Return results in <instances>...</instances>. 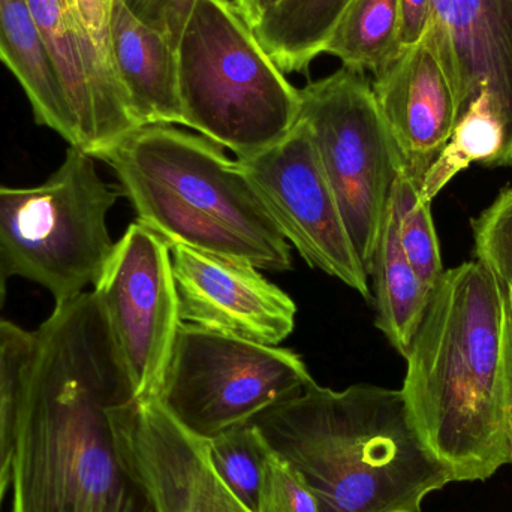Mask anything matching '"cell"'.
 I'll use <instances>...</instances> for the list:
<instances>
[{"label":"cell","instance_id":"cell-1","mask_svg":"<svg viewBox=\"0 0 512 512\" xmlns=\"http://www.w3.org/2000/svg\"><path fill=\"white\" fill-rule=\"evenodd\" d=\"M33 334L12 512H158L120 450L114 411L135 393L96 295L56 304Z\"/></svg>","mask_w":512,"mask_h":512},{"label":"cell","instance_id":"cell-2","mask_svg":"<svg viewBox=\"0 0 512 512\" xmlns=\"http://www.w3.org/2000/svg\"><path fill=\"white\" fill-rule=\"evenodd\" d=\"M507 291L480 261L445 270L405 360L409 417L451 483L510 465Z\"/></svg>","mask_w":512,"mask_h":512},{"label":"cell","instance_id":"cell-3","mask_svg":"<svg viewBox=\"0 0 512 512\" xmlns=\"http://www.w3.org/2000/svg\"><path fill=\"white\" fill-rule=\"evenodd\" d=\"M321 512H423L451 484L415 429L402 391L310 384L249 421Z\"/></svg>","mask_w":512,"mask_h":512},{"label":"cell","instance_id":"cell-4","mask_svg":"<svg viewBox=\"0 0 512 512\" xmlns=\"http://www.w3.org/2000/svg\"><path fill=\"white\" fill-rule=\"evenodd\" d=\"M138 224L170 246L288 271L291 248L251 180L203 135L146 125L102 153Z\"/></svg>","mask_w":512,"mask_h":512},{"label":"cell","instance_id":"cell-5","mask_svg":"<svg viewBox=\"0 0 512 512\" xmlns=\"http://www.w3.org/2000/svg\"><path fill=\"white\" fill-rule=\"evenodd\" d=\"M186 128L237 159L279 143L300 119L286 80L233 0H192L176 45Z\"/></svg>","mask_w":512,"mask_h":512},{"label":"cell","instance_id":"cell-6","mask_svg":"<svg viewBox=\"0 0 512 512\" xmlns=\"http://www.w3.org/2000/svg\"><path fill=\"white\" fill-rule=\"evenodd\" d=\"M95 161L69 146L42 185L0 186V262L8 277L42 286L56 304L95 285L114 249L107 216L122 194Z\"/></svg>","mask_w":512,"mask_h":512},{"label":"cell","instance_id":"cell-7","mask_svg":"<svg viewBox=\"0 0 512 512\" xmlns=\"http://www.w3.org/2000/svg\"><path fill=\"white\" fill-rule=\"evenodd\" d=\"M300 96V120L309 129L352 245L370 277L391 191L403 171L372 81L342 66L310 81Z\"/></svg>","mask_w":512,"mask_h":512},{"label":"cell","instance_id":"cell-8","mask_svg":"<svg viewBox=\"0 0 512 512\" xmlns=\"http://www.w3.org/2000/svg\"><path fill=\"white\" fill-rule=\"evenodd\" d=\"M313 382L289 349L182 324L158 402L186 432L210 441Z\"/></svg>","mask_w":512,"mask_h":512},{"label":"cell","instance_id":"cell-9","mask_svg":"<svg viewBox=\"0 0 512 512\" xmlns=\"http://www.w3.org/2000/svg\"><path fill=\"white\" fill-rule=\"evenodd\" d=\"M134 387L158 399L180 325L171 248L144 225H129L93 285Z\"/></svg>","mask_w":512,"mask_h":512},{"label":"cell","instance_id":"cell-10","mask_svg":"<svg viewBox=\"0 0 512 512\" xmlns=\"http://www.w3.org/2000/svg\"><path fill=\"white\" fill-rule=\"evenodd\" d=\"M77 131L92 158L141 128L111 41V0H29Z\"/></svg>","mask_w":512,"mask_h":512},{"label":"cell","instance_id":"cell-11","mask_svg":"<svg viewBox=\"0 0 512 512\" xmlns=\"http://www.w3.org/2000/svg\"><path fill=\"white\" fill-rule=\"evenodd\" d=\"M237 162L301 258L372 300L369 276L352 245L307 126L298 119L279 143Z\"/></svg>","mask_w":512,"mask_h":512},{"label":"cell","instance_id":"cell-12","mask_svg":"<svg viewBox=\"0 0 512 512\" xmlns=\"http://www.w3.org/2000/svg\"><path fill=\"white\" fill-rule=\"evenodd\" d=\"M114 426L126 465L158 512H252L213 468L207 442L179 426L158 399L123 403Z\"/></svg>","mask_w":512,"mask_h":512},{"label":"cell","instance_id":"cell-13","mask_svg":"<svg viewBox=\"0 0 512 512\" xmlns=\"http://www.w3.org/2000/svg\"><path fill=\"white\" fill-rule=\"evenodd\" d=\"M170 248L183 324L267 346H279L294 331V300L254 265Z\"/></svg>","mask_w":512,"mask_h":512},{"label":"cell","instance_id":"cell-14","mask_svg":"<svg viewBox=\"0 0 512 512\" xmlns=\"http://www.w3.org/2000/svg\"><path fill=\"white\" fill-rule=\"evenodd\" d=\"M372 75L373 93L403 171L420 189L460 119L450 78L426 39L400 48Z\"/></svg>","mask_w":512,"mask_h":512},{"label":"cell","instance_id":"cell-15","mask_svg":"<svg viewBox=\"0 0 512 512\" xmlns=\"http://www.w3.org/2000/svg\"><path fill=\"white\" fill-rule=\"evenodd\" d=\"M427 42L459 102L484 92L507 126L512 162V0H433Z\"/></svg>","mask_w":512,"mask_h":512},{"label":"cell","instance_id":"cell-16","mask_svg":"<svg viewBox=\"0 0 512 512\" xmlns=\"http://www.w3.org/2000/svg\"><path fill=\"white\" fill-rule=\"evenodd\" d=\"M114 59L141 126L183 125L176 44L111 0Z\"/></svg>","mask_w":512,"mask_h":512},{"label":"cell","instance_id":"cell-17","mask_svg":"<svg viewBox=\"0 0 512 512\" xmlns=\"http://www.w3.org/2000/svg\"><path fill=\"white\" fill-rule=\"evenodd\" d=\"M0 62L23 89L35 122L77 147L74 120L29 0H0Z\"/></svg>","mask_w":512,"mask_h":512},{"label":"cell","instance_id":"cell-18","mask_svg":"<svg viewBox=\"0 0 512 512\" xmlns=\"http://www.w3.org/2000/svg\"><path fill=\"white\" fill-rule=\"evenodd\" d=\"M370 276L375 280L376 327L384 333L391 346L406 357L426 315L433 291L421 282L403 252L397 216L391 203L388 204Z\"/></svg>","mask_w":512,"mask_h":512},{"label":"cell","instance_id":"cell-19","mask_svg":"<svg viewBox=\"0 0 512 512\" xmlns=\"http://www.w3.org/2000/svg\"><path fill=\"white\" fill-rule=\"evenodd\" d=\"M352 0H283L254 33L283 74H297L325 53Z\"/></svg>","mask_w":512,"mask_h":512},{"label":"cell","instance_id":"cell-20","mask_svg":"<svg viewBox=\"0 0 512 512\" xmlns=\"http://www.w3.org/2000/svg\"><path fill=\"white\" fill-rule=\"evenodd\" d=\"M474 164L492 168L512 164L507 126L495 102L484 92L466 105L453 137L421 185V197L432 203L454 177Z\"/></svg>","mask_w":512,"mask_h":512},{"label":"cell","instance_id":"cell-21","mask_svg":"<svg viewBox=\"0 0 512 512\" xmlns=\"http://www.w3.org/2000/svg\"><path fill=\"white\" fill-rule=\"evenodd\" d=\"M400 0H352L328 41L325 53L343 68L375 74L396 56Z\"/></svg>","mask_w":512,"mask_h":512},{"label":"cell","instance_id":"cell-22","mask_svg":"<svg viewBox=\"0 0 512 512\" xmlns=\"http://www.w3.org/2000/svg\"><path fill=\"white\" fill-rule=\"evenodd\" d=\"M35 334L0 319V511L14 475L18 427Z\"/></svg>","mask_w":512,"mask_h":512},{"label":"cell","instance_id":"cell-23","mask_svg":"<svg viewBox=\"0 0 512 512\" xmlns=\"http://www.w3.org/2000/svg\"><path fill=\"white\" fill-rule=\"evenodd\" d=\"M390 203L396 212L403 252L421 282L433 291L445 270L433 222L432 203L421 197L420 189L405 171L394 182Z\"/></svg>","mask_w":512,"mask_h":512},{"label":"cell","instance_id":"cell-24","mask_svg":"<svg viewBox=\"0 0 512 512\" xmlns=\"http://www.w3.org/2000/svg\"><path fill=\"white\" fill-rule=\"evenodd\" d=\"M207 442L210 460L228 489L252 512L258 511L267 445L252 423L233 427Z\"/></svg>","mask_w":512,"mask_h":512},{"label":"cell","instance_id":"cell-25","mask_svg":"<svg viewBox=\"0 0 512 512\" xmlns=\"http://www.w3.org/2000/svg\"><path fill=\"white\" fill-rule=\"evenodd\" d=\"M475 256L507 289L512 282V186L472 221Z\"/></svg>","mask_w":512,"mask_h":512},{"label":"cell","instance_id":"cell-26","mask_svg":"<svg viewBox=\"0 0 512 512\" xmlns=\"http://www.w3.org/2000/svg\"><path fill=\"white\" fill-rule=\"evenodd\" d=\"M270 451V450H268ZM256 512H321L298 475L276 454L268 453Z\"/></svg>","mask_w":512,"mask_h":512},{"label":"cell","instance_id":"cell-27","mask_svg":"<svg viewBox=\"0 0 512 512\" xmlns=\"http://www.w3.org/2000/svg\"><path fill=\"white\" fill-rule=\"evenodd\" d=\"M147 26L164 33L177 45L191 6L185 0H122Z\"/></svg>","mask_w":512,"mask_h":512},{"label":"cell","instance_id":"cell-28","mask_svg":"<svg viewBox=\"0 0 512 512\" xmlns=\"http://www.w3.org/2000/svg\"><path fill=\"white\" fill-rule=\"evenodd\" d=\"M433 0H400L399 45L414 47L426 38L432 21Z\"/></svg>","mask_w":512,"mask_h":512},{"label":"cell","instance_id":"cell-29","mask_svg":"<svg viewBox=\"0 0 512 512\" xmlns=\"http://www.w3.org/2000/svg\"><path fill=\"white\" fill-rule=\"evenodd\" d=\"M283 0H233L243 20L255 29Z\"/></svg>","mask_w":512,"mask_h":512},{"label":"cell","instance_id":"cell-30","mask_svg":"<svg viewBox=\"0 0 512 512\" xmlns=\"http://www.w3.org/2000/svg\"><path fill=\"white\" fill-rule=\"evenodd\" d=\"M508 375H510V406H508V436H510V465H512V318L507 331Z\"/></svg>","mask_w":512,"mask_h":512},{"label":"cell","instance_id":"cell-31","mask_svg":"<svg viewBox=\"0 0 512 512\" xmlns=\"http://www.w3.org/2000/svg\"><path fill=\"white\" fill-rule=\"evenodd\" d=\"M8 274H6L5 268H3L2 262H0V312L6 303V292H8Z\"/></svg>","mask_w":512,"mask_h":512},{"label":"cell","instance_id":"cell-32","mask_svg":"<svg viewBox=\"0 0 512 512\" xmlns=\"http://www.w3.org/2000/svg\"><path fill=\"white\" fill-rule=\"evenodd\" d=\"M505 291H507L508 309H510V315L512 318V282L510 283V285L507 286V289H505Z\"/></svg>","mask_w":512,"mask_h":512},{"label":"cell","instance_id":"cell-33","mask_svg":"<svg viewBox=\"0 0 512 512\" xmlns=\"http://www.w3.org/2000/svg\"><path fill=\"white\" fill-rule=\"evenodd\" d=\"M186 3H188L189 6L192 5V0H185Z\"/></svg>","mask_w":512,"mask_h":512}]
</instances>
